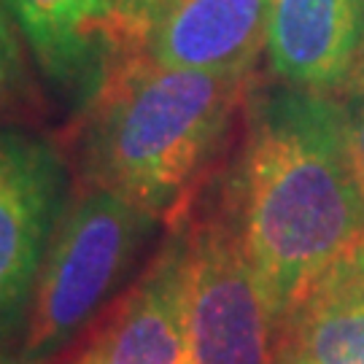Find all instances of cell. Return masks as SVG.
Returning <instances> with one entry per match:
<instances>
[{"instance_id":"obj_7","label":"cell","mask_w":364,"mask_h":364,"mask_svg":"<svg viewBox=\"0 0 364 364\" xmlns=\"http://www.w3.org/2000/svg\"><path fill=\"white\" fill-rule=\"evenodd\" d=\"M264 54L275 81L338 95L364 70V0H273Z\"/></svg>"},{"instance_id":"obj_13","label":"cell","mask_w":364,"mask_h":364,"mask_svg":"<svg viewBox=\"0 0 364 364\" xmlns=\"http://www.w3.org/2000/svg\"><path fill=\"white\" fill-rule=\"evenodd\" d=\"M27 87V68L22 57V43L6 3L0 0V105L14 103Z\"/></svg>"},{"instance_id":"obj_9","label":"cell","mask_w":364,"mask_h":364,"mask_svg":"<svg viewBox=\"0 0 364 364\" xmlns=\"http://www.w3.org/2000/svg\"><path fill=\"white\" fill-rule=\"evenodd\" d=\"M46 78L90 97L117 57L105 0H3Z\"/></svg>"},{"instance_id":"obj_1","label":"cell","mask_w":364,"mask_h":364,"mask_svg":"<svg viewBox=\"0 0 364 364\" xmlns=\"http://www.w3.org/2000/svg\"><path fill=\"white\" fill-rule=\"evenodd\" d=\"M278 318L364 243L335 95L275 84L248 97L246 141L224 210Z\"/></svg>"},{"instance_id":"obj_3","label":"cell","mask_w":364,"mask_h":364,"mask_svg":"<svg viewBox=\"0 0 364 364\" xmlns=\"http://www.w3.org/2000/svg\"><path fill=\"white\" fill-rule=\"evenodd\" d=\"M154 219L105 186H90L63 213L30 299L22 359L41 364L63 351L117 291Z\"/></svg>"},{"instance_id":"obj_14","label":"cell","mask_w":364,"mask_h":364,"mask_svg":"<svg viewBox=\"0 0 364 364\" xmlns=\"http://www.w3.org/2000/svg\"><path fill=\"white\" fill-rule=\"evenodd\" d=\"M351 259L356 262V264H359V270H362V273H364V243H362V246H359V248H356V251H353V254H351Z\"/></svg>"},{"instance_id":"obj_2","label":"cell","mask_w":364,"mask_h":364,"mask_svg":"<svg viewBox=\"0 0 364 364\" xmlns=\"http://www.w3.org/2000/svg\"><path fill=\"white\" fill-rule=\"evenodd\" d=\"M246 95L248 78L159 65L146 52L117 54L87 97L78 132L87 183L154 219L181 221Z\"/></svg>"},{"instance_id":"obj_6","label":"cell","mask_w":364,"mask_h":364,"mask_svg":"<svg viewBox=\"0 0 364 364\" xmlns=\"http://www.w3.org/2000/svg\"><path fill=\"white\" fill-rule=\"evenodd\" d=\"M186 224L105 313L73 364H183Z\"/></svg>"},{"instance_id":"obj_4","label":"cell","mask_w":364,"mask_h":364,"mask_svg":"<svg viewBox=\"0 0 364 364\" xmlns=\"http://www.w3.org/2000/svg\"><path fill=\"white\" fill-rule=\"evenodd\" d=\"M278 326L230 216L189 221L183 364H278Z\"/></svg>"},{"instance_id":"obj_15","label":"cell","mask_w":364,"mask_h":364,"mask_svg":"<svg viewBox=\"0 0 364 364\" xmlns=\"http://www.w3.org/2000/svg\"><path fill=\"white\" fill-rule=\"evenodd\" d=\"M0 364H33V362H27V359H22V356H0Z\"/></svg>"},{"instance_id":"obj_11","label":"cell","mask_w":364,"mask_h":364,"mask_svg":"<svg viewBox=\"0 0 364 364\" xmlns=\"http://www.w3.org/2000/svg\"><path fill=\"white\" fill-rule=\"evenodd\" d=\"M114 54L146 52L149 36L170 0H105Z\"/></svg>"},{"instance_id":"obj_12","label":"cell","mask_w":364,"mask_h":364,"mask_svg":"<svg viewBox=\"0 0 364 364\" xmlns=\"http://www.w3.org/2000/svg\"><path fill=\"white\" fill-rule=\"evenodd\" d=\"M335 97L340 105V124H343L353 181L364 203V70Z\"/></svg>"},{"instance_id":"obj_10","label":"cell","mask_w":364,"mask_h":364,"mask_svg":"<svg viewBox=\"0 0 364 364\" xmlns=\"http://www.w3.org/2000/svg\"><path fill=\"white\" fill-rule=\"evenodd\" d=\"M278 364H364V273L351 257L318 275L281 316Z\"/></svg>"},{"instance_id":"obj_5","label":"cell","mask_w":364,"mask_h":364,"mask_svg":"<svg viewBox=\"0 0 364 364\" xmlns=\"http://www.w3.org/2000/svg\"><path fill=\"white\" fill-rule=\"evenodd\" d=\"M65 200V162L49 141L0 130V338L33 299Z\"/></svg>"},{"instance_id":"obj_8","label":"cell","mask_w":364,"mask_h":364,"mask_svg":"<svg viewBox=\"0 0 364 364\" xmlns=\"http://www.w3.org/2000/svg\"><path fill=\"white\" fill-rule=\"evenodd\" d=\"M273 0H170L146 43L168 68L248 78L267 49Z\"/></svg>"}]
</instances>
